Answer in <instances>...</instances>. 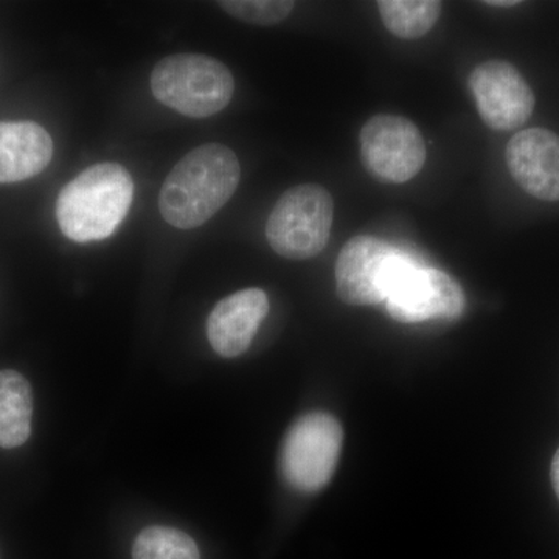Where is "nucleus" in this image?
<instances>
[{
    "label": "nucleus",
    "mask_w": 559,
    "mask_h": 559,
    "mask_svg": "<svg viewBox=\"0 0 559 559\" xmlns=\"http://www.w3.org/2000/svg\"><path fill=\"white\" fill-rule=\"evenodd\" d=\"M267 312L270 299L264 290L250 288L230 294L210 312V345L223 358H237L248 352Z\"/></svg>",
    "instance_id": "9b49d317"
},
{
    "label": "nucleus",
    "mask_w": 559,
    "mask_h": 559,
    "mask_svg": "<svg viewBox=\"0 0 559 559\" xmlns=\"http://www.w3.org/2000/svg\"><path fill=\"white\" fill-rule=\"evenodd\" d=\"M516 0H495V2H491V0H488V2H485V5L489 7H502V9H507V7H514L518 5Z\"/></svg>",
    "instance_id": "a211bd4d"
},
{
    "label": "nucleus",
    "mask_w": 559,
    "mask_h": 559,
    "mask_svg": "<svg viewBox=\"0 0 559 559\" xmlns=\"http://www.w3.org/2000/svg\"><path fill=\"white\" fill-rule=\"evenodd\" d=\"M414 263L380 238L358 235L345 242L337 257L334 267L337 296L355 307L381 304Z\"/></svg>",
    "instance_id": "39448f33"
},
{
    "label": "nucleus",
    "mask_w": 559,
    "mask_h": 559,
    "mask_svg": "<svg viewBox=\"0 0 559 559\" xmlns=\"http://www.w3.org/2000/svg\"><path fill=\"white\" fill-rule=\"evenodd\" d=\"M221 9L242 22L253 25H274L285 21L294 10L289 0H226Z\"/></svg>",
    "instance_id": "dca6fc26"
},
{
    "label": "nucleus",
    "mask_w": 559,
    "mask_h": 559,
    "mask_svg": "<svg viewBox=\"0 0 559 559\" xmlns=\"http://www.w3.org/2000/svg\"><path fill=\"white\" fill-rule=\"evenodd\" d=\"M132 559H201L194 539L178 528L151 525L139 533Z\"/></svg>",
    "instance_id": "2eb2a0df"
},
{
    "label": "nucleus",
    "mask_w": 559,
    "mask_h": 559,
    "mask_svg": "<svg viewBox=\"0 0 559 559\" xmlns=\"http://www.w3.org/2000/svg\"><path fill=\"white\" fill-rule=\"evenodd\" d=\"M154 97L191 119L215 116L229 105L235 92L227 66L207 55H171L151 73Z\"/></svg>",
    "instance_id": "7ed1b4c3"
},
{
    "label": "nucleus",
    "mask_w": 559,
    "mask_h": 559,
    "mask_svg": "<svg viewBox=\"0 0 559 559\" xmlns=\"http://www.w3.org/2000/svg\"><path fill=\"white\" fill-rule=\"evenodd\" d=\"M377 5L388 31L401 39L428 35L443 7L439 0H380Z\"/></svg>",
    "instance_id": "4468645a"
},
{
    "label": "nucleus",
    "mask_w": 559,
    "mask_h": 559,
    "mask_svg": "<svg viewBox=\"0 0 559 559\" xmlns=\"http://www.w3.org/2000/svg\"><path fill=\"white\" fill-rule=\"evenodd\" d=\"M241 179L240 160L221 143H205L182 157L159 194L162 218L176 229L207 223L234 197Z\"/></svg>",
    "instance_id": "f257e3e1"
},
{
    "label": "nucleus",
    "mask_w": 559,
    "mask_h": 559,
    "mask_svg": "<svg viewBox=\"0 0 559 559\" xmlns=\"http://www.w3.org/2000/svg\"><path fill=\"white\" fill-rule=\"evenodd\" d=\"M465 304V294L454 278L417 263L401 275L385 300L389 314L401 323L454 320L463 314Z\"/></svg>",
    "instance_id": "6e6552de"
},
{
    "label": "nucleus",
    "mask_w": 559,
    "mask_h": 559,
    "mask_svg": "<svg viewBox=\"0 0 559 559\" xmlns=\"http://www.w3.org/2000/svg\"><path fill=\"white\" fill-rule=\"evenodd\" d=\"M344 430L326 412L301 415L283 440L282 473L290 487L316 492L325 487L336 471Z\"/></svg>",
    "instance_id": "423d86ee"
},
{
    "label": "nucleus",
    "mask_w": 559,
    "mask_h": 559,
    "mask_svg": "<svg viewBox=\"0 0 559 559\" xmlns=\"http://www.w3.org/2000/svg\"><path fill=\"white\" fill-rule=\"evenodd\" d=\"M53 156L49 132L33 121H0V183L21 182L46 170Z\"/></svg>",
    "instance_id": "f8f14e48"
},
{
    "label": "nucleus",
    "mask_w": 559,
    "mask_h": 559,
    "mask_svg": "<svg viewBox=\"0 0 559 559\" xmlns=\"http://www.w3.org/2000/svg\"><path fill=\"white\" fill-rule=\"evenodd\" d=\"M510 175L532 197L559 201V135L544 128L518 132L507 145Z\"/></svg>",
    "instance_id": "9d476101"
},
{
    "label": "nucleus",
    "mask_w": 559,
    "mask_h": 559,
    "mask_svg": "<svg viewBox=\"0 0 559 559\" xmlns=\"http://www.w3.org/2000/svg\"><path fill=\"white\" fill-rule=\"evenodd\" d=\"M359 139L364 165L380 182H407L425 165V139L406 117L385 114L371 117L364 124Z\"/></svg>",
    "instance_id": "0eeeda50"
},
{
    "label": "nucleus",
    "mask_w": 559,
    "mask_h": 559,
    "mask_svg": "<svg viewBox=\"0 0 559 559\" xmlns=\"http://www.w3.org/2000/svg\"><path fill=\"white\" fill-rule=\"evenodd\" d=\"M31 382L16 370H0V448L14 450L32 433Z\"/></svg>",
    "instance_id": "ddd939ff"
},
{
    "label": "nucleus",
    "mask_w": 559,
    "mask_h": 559,
    "mask_svg": "<svg viewBox=\"0 0 559 559\" xmlns=\"http://www.w3.org/2000/svg\"><path fill=\"white\" fill-rule=\"evenodd\" d=\"M134 180L119 164H98L80 173L61 190L57 219L69 240L102 241L114 234L130 212Z\"/></svg>",
    "instance_id": "f03ea898"
},
{
    "label": "nucleus",
    "mask_w": 559,
    "mask_h": 559,
    "mask_svg": "<svg viewBox=\"0 0 559 559\" xmlns=\"http://www.w3.org/2000/svg\"><path fill=\"white\" fill-rule=\"evenodd\" d=\"M469 87L481 120L495 131H513L527 123L535 109V94L520 70L507 61L477 66Z\"/></svg>",
    "instance_id": "1a4fd4ad"
},
{
    "label": "nucleus",
    "mask_w": 559,
    "mask_h": 559,
    "mask_svg": "<svg viewBox=\"0 0 559 559\" xmlns=\"http://www.w3.org/2000/svg\"><path fill=\"white\" fill-rule=\"evenodd\" d=\"M551 485H554L555 492H557L559 499V450L555 452V457L551 460Z\"/></svg>",
    "instance_id": "f3484780"
},
{
    "label": "nucleus",
    "mask_w": 559,
    "mask_h": 559,
    "mask_svg": "<svg viewBox=\"0 0 559 559\" xmlns=\"http://www.w3.org/2000/svg\"><path fill=\"white\" fill-rule=\"evenodd\" d=\"M333 219L330 191L318 183H301L280 197L267 219V241L285 259H312L326 248Z\"/></svg>",
    "instance_id": "20e7f679"
}]
</instances>
